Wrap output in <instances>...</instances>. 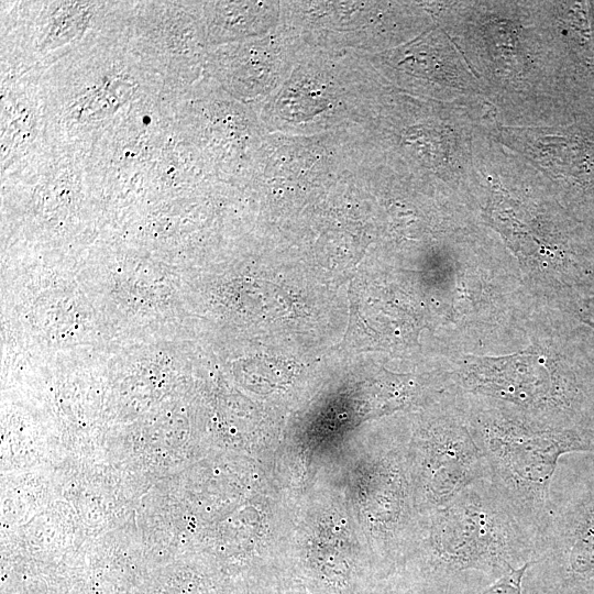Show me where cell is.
Listing matches in <instances>:
<instances>
[{
    "mask_svg": "<svg viewBox=\"0 0 594 594\" xmlns=\"http://www.w3.org/2000/svg\"><path fill=\"white\" fill-rule=\"evenodd\" d=\"M438 9L501 125L564 123L594 109V73L562 36L552 1H450Z\"/></svg>",
    "mask_w": 594,
    "mask_h": 594,
    "instance_id": "obj_1",
    "label": "cell"
},
{
    "mask_svg": "<svg viewBox=\"0 0 594 594\" xmlns=\"http://www.w3.org/2000/svg\"><path fill=\"white\" fill-rule=\"evenodd\" d=\"M593 331L571 315L546 350L535 344L504 356L465 358L452 387L541 427L594 428Z\"/></svg>",
    "mask_w": 594,
    "mask_h": 594,
    "instance_id": "obj_3",
    "label": "cell"
},
{
    "mask_svg": "<svg viewBox=\"0 0 594 594\" xmlns=\"http://www.w3.org/2000/svg\"><path fill=\"white\" fill-rule=\"evenodd\" d=\"M479 210L528 274L563 309L594 295V230L558 200L550 180L491 138L477 160Z\"/></svg>",
    "mask_w": 594,
    "mask_h": 594,
    "instance_id": "obj_2",
    "label": "cell"
},
{
    "mask_svg": "<svg viewBox=\"0 0 594 594\" xmlns=\"http://www.w3.org/2000/svg\"><path fill=\"white\" fill-rule=\"evenodd\" d=\"M406 457L418 515L444 506L480 480H491L458 393L442 399L436 414L420 427Z\"/></svg>",
    "mask_w": 594,
    "mask_h": 594,
    "instance_id": "obj_7",
    "label": "cell"
},
{
    "mask_svg": "<svg viewBox=\"0 0 594 594\" xmlns=\"http://www.w3.org/2000/svg\"><path fill=\"white\" fill-rule=\"evenodd\" d=\"M587 226L594 230V220H592Z\"/></svg>",
    "mask_w": 594,
    "mask_h": 594,
    "instance_id": "obj_11",
    "label": "cell"
},
{
    "mask_svg": "<svg viewBox=\"0 0 594 594\" xmlns=\"http://www.w3.org/2000/svg\"><path fill=\"white\" fill-rule=\"evenodd\" d=\"M534 561H530L513 570L487 586L481 594H522V579Z\"/></svg>",
    "mask_w": 594,
    "mask_h": 594,
    "instance_id": "obj_9",
    "label": "cell"
},
{
    "mask_svg": "<svg viewBox=\"0 0 594 594\" xmlns=\"http://www.w3.org/2000/svg\"><path fill=\"white\" fill-rule=\"evenodd\" d=\"M493 136L539 169L572 216L594 219V109L551 125L497 123Z\"/></svg>",
    "mask_w": 594,
    "mask_h": 594,
    "instance_id": "obj_8",
    "label": "cell"
},
{
    "mask_svg": "<svg viewBox=\"0 0 594 594\" xmlns=\"http://www.w3.org/2000/svg\"><path fill=\"white\" fill-rule=\"evenodd\" d=\"M422 575L450 585L466 573L497 581L532 561L535 538L491 480L419 515L408 548Z\"/></svg>",
    "mask_w": 594,
    "mask_h": 594,
    "instance_id": "obj_4",
    "label": "cell"
},
{
    "mask_svg": "<svg viewBox=\"0 0 594 594\" xmlns=\"http://www.w3.org/2000/svg\"><path fill=\"white\" fill-rule=\"evenodd\" d=\"M462 402L491 481L536 540L561 458L594 452V428L541 427L482 397L462 394Z\"/></svg>",
    "mask_w": 594,
    "mask_h": 594,
    "instance_id": "obj_5",
    "label": "cell"
},
{
    "mask_svg": "<svg viewBox=\"0 0 594 594\" xmlns=\"http://www.w3.org/2000/svg\"><path fill=\"white\" fill-rule=\"evenodd\" d=\"M566 311L594 330V295L576 300Z\"/></svg>",
    "mask_w": 594,
    "mask_h": 594,
    "instance_id": "obj_10",
    "label": "cell"
},
{
    "mask_svg": "<svg viewBox=\"0 0 594 594\" xmlns=\"http://www.w3.org/2000/svg\"><path fill=\"white\" fill-rule=\"evenodd\" d=\"M581 464L561 458L546 520L535 540L534 564L562 591H594V452Z\"/></svg>",
    "mask_w": 594,
    "mask_h": 594,
    "instance_id": "obj_6",
    "label": "cell"
}]
</instances>
